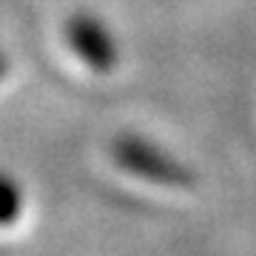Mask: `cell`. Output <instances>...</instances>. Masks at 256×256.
Here are the masks:
<instances>
[{"label": "cell", "instance_id": "cell-4", "mask_svg": "<svg viewBox=\"0 0 256 256\" xmlns=\"http://www.w3.org/2000/svg\"><path fill=\"white\" fill-rule=\"evenodd\" d=\"M6 68H9V60L0 54V80H3V74H6Z\"/></svg>", "mask_w": 256, "mask_h": 256}, {"label": "cell", "instance_id": "cell-1", "mask_svg": "<svg viewBox=\"0 0 256 256\" xmlns=\"http://www.w3.org/2000/svg\"><path fill=\"white\" fill-rule=\"evenodd\" d=\"M111 154L122 171L140 176V180H148V182L168 185V188H185L194 182V174L180 160H174L154 142L134 137V134H120L111 142Z\"/></svg>", "mask_w": 256, "mask_h": 256}, {"label": "cell", "instance_id": "cell-2", "mask_svg": "<svg viewBox=\"0 0 256 256\" xmlns=\"http://www.w3.org/2000/svg\"><path fill=\"white\" fill-rule=\"evenodd\" d=\"M66 43L88 68L100 74L111 72L120 60L114 34L94 14H72L66 20Z\"/></svg>", "mask_w": 256, "mask_h": 256}, {"label": "cell", "instance_id": "cell-3", "mask_svg": "<svg viewBox=\"0 0 256 256\" xmlns=\"http://www.w3.org/2000/svg\"><path fill=\"white\" fill-rule=\"evenodd\" d=\"M20 210H23V191L12 176L0 174V225H12L18 222Z\"/></svg>", "mask_w": 256, "mask_h": 256}]
</instances>
